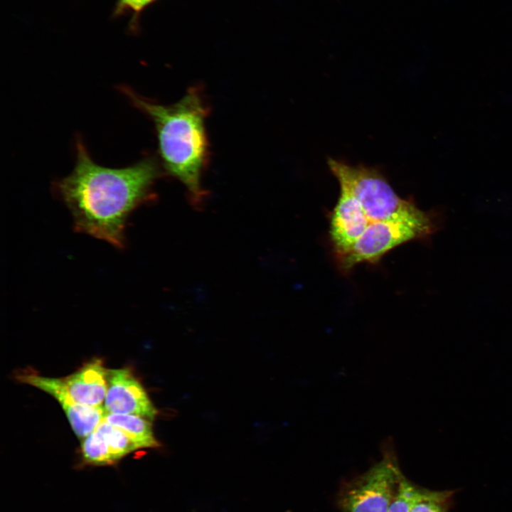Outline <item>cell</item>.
<instances>
[{
  "label": "cell",
  "mask_w": 512,
  "mask_h": 512,
  "mask_svg": "<svg viewBox=\"0 0 512 512\" xmlns=\"http://www.w3.org/2000/svg\"><path fill=\"white\" fill-rule=\"evenodd\" d=\"M104 420L121 429L138 449L160 446L154 436L152 421L146 417L130 414H106Z\"/></svg>",
  "instance_id": "30bf717a"
},
{
  "label": "cell",
  "mask_w": 512,
  "mask_h": 512,
  "mask_svg": "<svg viewBox=\"0 0 512 512\" xmlns=\"http://www.w3.org/2000/svg\"><path fill=\"white\" fill-rule=\"evenodd\" d=\"M153 0H120V6L139 11Z\"/></svg>",
  "instance_id": "9a60e30c"
},
{
  "label": "cell",
  "mask_w": 512,
  "mask_h": 512,
  "mask_svg": "<svg viewBox=\"0 0 512 512\" xmlns=\"http://www.w3.org/2000/svg\"><path fill=\"white\" fill-rule=\"evenodd\" d=\"M385 445L378 462L342 484L338 495L341 512H388L404 475L392 444Z\"/></svg>",
  "instance_id": "277c9868"
},
{
  "label": "cell",
  "mask_w": 512,
  "mask_h": 512,
  "mask_svg": "<svg viewBox=\"0 0 512 512\" xmlns=\"http://www.w3.org/2000/svg\"><path fill=\"white\" fill-rule=\"evenodd\" d=\"M328 166L339 186L346 188L361 203L370 223L390 217L409 200L400 197L375 168L331 158Z\"/></svg>",
  "instance_id": "5b68a950"
},
{
  "label": "cell",
  "mask_w": 512,
  "mask_h": 512,
  "mask_svg": "<svg viewBox=\"0 0 512 512\" xmlns=\"http://www.w3.org/2000/svg\"><path fill=\"white\" fill-rule=\"evenodd\" d=\"M452 492L430 491L418 488L411 503L410 512H448L447 502Z\"/></svg>",
  "instance_id": "4fadbf2b"
},
{
  "label": "cell",
  "mask_w": 512,
  "mask_h": 512,
  "mask_svg": "<svg viewBox=\"0 0 512 512\" xmlns=\"http://www.w3.org/2000/svg\"><path fill=\"white\" fill-rule=\"evenodd\" d=\"M329 216V237L334 257H337L352 247L370 221L358 201L341 186L338 201Z\"/></svg>",
  "instance_id": "ba28073f"
},
{
  "label": "cell",
  "mask_w": 512,
  "mask_h": 512,
  "mask_svg": "<svg viewBox=\"0 0 512 512\" xmlns=\"http://www.w3.org/2000/svg\"><path fill=\"white\" fill-rule=\"evenodd\" d=\"M107 370L101 359L94 358L63 379L75 402L102 407L107 392Z\"/></svg>",
  "instance_id": "9c48e42d"
},
{
  "label": "cell",
  "mask_w": 512,
  "mask_h": 512,
  "mask_svg": "<svg viewBox=\"0 0 512 512\" xmlns=\"http://www.w3.org/2000/svg\"><path fill=\"white\" fill-rule=\"evenodd\" d=\"M132 105L152 120L162 167L167 175L181 182L196 208L206 196L201 178L209 160L206 119L209 107L198 87H190L176 103L164 105L119 86Z\"/></svg>",
  "instance_id": "7a4b0ae2"
},
{
  "label": "cell",
  "mask_w": 512,
  "mask_h": 512,
  "mask_svg": "<svg viewBox=\"0 0 512 512\" xmlns=\"http://www.w3.org/2000/svg\"><path fill=\"white\" fill-rule=\"evenodd\" d=\"M106 414H130L154 420L158 411L140 381L127 368L107 370Z\"/></svg>",
  "instance_id": "8992f818"
},
{
  "label": "cell",
  "mask_w": 512,
  "mask_h": 512,
  "mask_svg": "<svg viewBox=\"0 0 512 512\" xmlns=\"http://www.w3.org/2000/svg\"><path fill=\"white\" fill-rule=\"evenodd\" d=\"M107 442L115 462L137 450L132 440L119 428L103 420L95 428Z\"/></svg>",
  "instance_id": "8fae6325"
},
{
  "label": "cell",
  "mask_w": 512,
  "mask_h": 512,
  "mask_svg": "<svg viewBox=\"0 0 512 512\" xmlns=\"http://www.w3.org/2000/svg\"><path fill=\"white\" fill-rule=\"evenodd\" d=\"M81 452L84 460L94 465H110L116 462L102 435L95 429L82 439Z\"/></svg>",
  "instance_id": "7c38bea8"
},
{
  "label": "cell",
  "mask_w": 512,
  "mask_h": 512,
  "mask_svg": "<svg viewBox=\"0 0 512 512\" xmlns=\"http://www.w3.org/2000/svg\"><path fill=\"white\" fill-rule=\"evenodd\" d=\"M417 489L404 476L388 512H410Z\"/></svg>",
  "instance_id": "5bb4252c"
},
{
  "label": "cell",
  "mask_w": 512,
  "mask_h": 512,
  "mask_svg": "<svg viewBox=\"0 0 512 512\" xmlns=\"http://www.w3.org/2000/svg\"><path fill=\"white\" fill-rule=\"evenodd\" d=\"M22 383L29 384L50 394L62 406L68 421L78 438L84 439L104 420L102 407L78 403L70 394L63 378L45 377L35 373L18 375Z\"/></svg>",
  "instance_id": "52a82bcc"
},
{
  "label": "cell",
  "mask_w": 512,
  "mask_h": 512,
  "mask_svg": "<svg viewBox=\"0 0 512 512\" xmlns=\"http://www.w3.org/2000/svg\"><path fill=\"white\" fill-rule=\"evenodd\" d=\"M75 148L73 171L53 189L69 209L75 231L123 249L129 215L155 198L153 186L161 174L158 162L146 157L127 167L108 168L92 159L80 139Z\"/></svg>",
  "instance_id": "6da1fadb"
},
{
  "label": "cell",
  "mask_w": 512,
  "mask_h": 512,
  "mask_svg": "<svg viewBox=\"0 0 512 512\" xmlns=\"http://www.w3.org/2000/svg\"><path fill=\"white\" fill-rule=\"evenodd\" d=\"M446 220L444 209H420L412 198L390 217L374 221L343 255L335 257L337 267L348 274L362 262L376 264L395 247L419 240L429 242L432 236L443 229Z\"/></svg>",
  "instance_id": "3957f363"
}]
</instances>
